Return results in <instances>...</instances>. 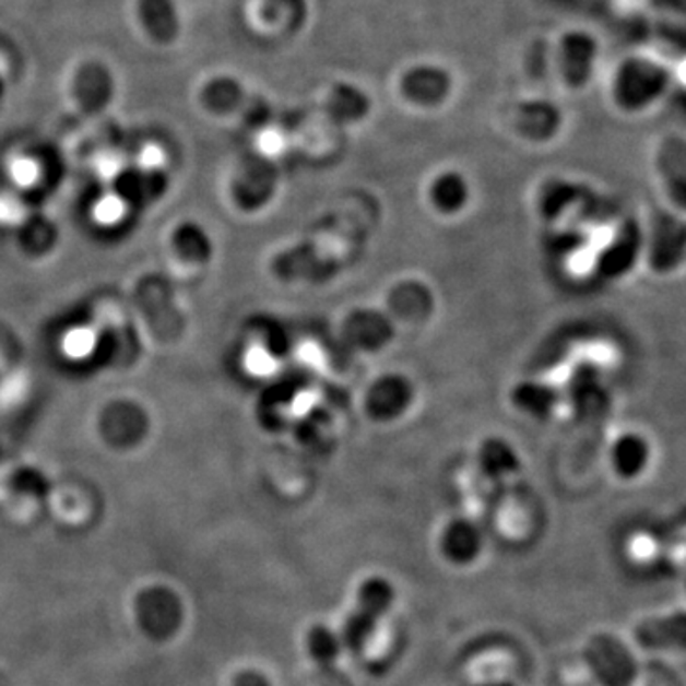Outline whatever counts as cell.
Segmentation results:
<instances>
[{
	"instance_id": "6",
	"label": "cell",
	"mask_w": 686,
	"mask_h": 686,
	"mask_svg": "<svg viewBox=\"0 0 686 686\" xmlns=\"http://www.w3.org/2000/svg\"><path fill=\"white\" fill-rule=\"evenodd\" d=\"M635 641L642 649L686 650V612L642 619L635 627Z\"/></svg>"
},
{
	"instance_id": "15",
	"label": "cell",
	"mask_w": 686,
	"mask_h": 686,
	"mask_svg": "<svg viewBox=\"0 0 686 686\" xmlns=\"http://www.w3.org/2000/svg\"><path fill=\"white\" fill-rule=\"evenodd\" d=\"M10 176H12V181H14L15 186L29 189V187L37 186L40 170L29 158H20V161H15L14 165L10 166Z\"/></svg>"
},
{
	"instance_id": "3",
	"label": "cell",
	"mask_w": 686,
	"mask_h": 686,
	"mask_svg": "<svg viewBox=\"0 0 686 686\" xmlns=\"http://www.w3.org/2000/svg\"><path fill=\"white\" fill-rule=\"evenodd\" d=\"M583 658L603 686H629L639 672L631 650L614 635L591 637Z\"/></svg>"
},
{
	"instance_id": "13",
	"label": "cell",
	"mask_w": 686,
	"mask_h": 686,
	"mask_svg": "<svg viewBox=\"0 0 686 686\" xmlns=\"http://www.w3.org/2000/svg\"><path fill=\"white\" fill-rule=\"evenodd\" d=\"M128 204L120 194L107 193L97 199L96 204L92 206V217L97 225L102 227H113L120 224L127 216Z\"/></svg>"
},
{
	"instance_id": "5",
	"label": "cell",
	"mask_w": 686,
	"mask_h": 686,
	"mask_svg": "<svg viewBox=\"0 0 686 686\" xmlns=\"http://www.w3.org/2000/svg\"><path fill=\"white\" fill-rule=\"evenodd\" d=\"M135 12L142 29L155 45L168 46L179 37L181 20L176 0H138Z\"/></svg>"
},
{
	"instance_id": "12",
	"label": "cell",
	"mask_w": 686,
	"mask_h": 686,
	"mask_svg": "<svg viewBox=\"0 0 686 686\" xmlns=\"http://www.w3.org/2000/svg\"><path fill=\"white\" fill-rule=\"evenodd\" d=\"M483 468L490 475H506L508 471L517 468V460L508 445H504L501 440H486L483 448Z\"/></svg>"
},
{
	"instance_id": "1",
	"label": "cell",
	"mask_w": 686,
	"mask_h": 686,
	"mask_svg": "<svg viewBox=\"0 0 686 686\" xmlns=\"http://www.w3.org/2000/svg\"><path fill=\"white\" fill-rule=\"evenodd\" d=\"M673 69L658 58L639 56L622 66L616 83L619 104L629 111H644L664 99L672 88Z\"/></svg>"
},
{
	"instance_id": "10",
	"label": "cell",
	"mask_w": 686,
	"mask_h": 686,
	"mask_svg": "<svg viewBox=\"0 0 686 686\" xmlns=\"http://www.w3.org/2000/svg\"><path fill=\"white\" fill-rule=\"evenodd\" d=\"M307 650L321 667H332L342 654V637L327 626H315L307 634Z\"/></svg>"
},
{
	"instance_id": "18",
	"label": "cell",
	"mask_w": 686,
	"mask_h": 686,
	"mask_svg": "<svg viewBox=\"0 0 686 686\" xmlns=\"http://www.w3.org/2000/svg\"><path fill=\"white\" fill-rule=\"evenodd\" d=\"M163 165H165V155L157 147L151 145L140 153V168L143 172H157L163 168Z\"/></svg>"
},
{
	"instance_id": "9",
	"label": "cell",
	"mask_w": 686,
	"mask_h": 686,
	"mask_svg": "<svg viewBox=\"0 0 686 686\" xmlns=\"http://www.w3.org/2000/svg\"><path fill=\"white\" fill-rule=\"evenodd\" d=\"M431 201L440 212L454 214V212H460L470 201V189L460 176L447 174V176H440L435 181L431 189Z\"/></svg>"
},
{
	"instance_id": "4",
	"label": "cell",
	"mask_w": 686,
	"mask_h": 686,
	"mask_svg": "<svg viewBox=\"0 0 686 686\" xmlns=\"http://www.w3.org/2000/svg\"><path fill=\"white\" fill-rule=\"evenodd\" d=\"M412 403L411 381L403 376H383L376 380L368 397H366V411L372 418L380 422L395 419L403 414Z\"/></svg>"
},
{
	"instance_id": "11",
	"label": "cell",
	"mask_w": 686,
	"mask_h": 686,
	"mask_svg": "<svg viewBox=\"0 0 686 686\" xmlns=\"http://www.w3.org/2000/svg\"><path fill=\"white\" fill-rule=\"evenodd\" d=\"M97 347V332L90 327H75L61 338V353L71 360L92 357Z\"/></svg>"
},
{
	"instance_id": "7",
	"label": "cell",
	"mask_w": 686,
	"mask_h": 686,
	"mask_svg": "<svg viewBox=\"0 0 686 686\" xmlns=\"http://www.w3.org/2000/svg\"><path fill=\"white\" fill-rule=\"evenodd\" d=\"M483 547V537L475 524L468 521H454L448 524L440 536V552L456 565H470Z\"/></svg>"
},
{
	"instance_id": "8",
	"label": "cell",
	"mask_w": 686,
	"mask_h": 686,
	"mask_svg": "<svg viewBox=\"0 0 686 686\" xmlns=\"http://www.w3.org/2000/svg\"><path fill=\"white\" fill-rule=\"evenodd\" d=\"M73 90L76 96L83 102L92 104H104L109 102L115 90L111 69L102 61L90 60L81 63L73 73Z\"/></svg>"
},
{
	"instance_id": "19",
	"label": "cell",
	"mask_w": 686,
	"mask_h": 686,
	"mask_svg": "<svg viewBox=\"0 0 686 686\" xmlns=\"http://www.w3.org/2000/svg\"><path fill=\"white\" fill-rule=\"evenodd\" d=\"M23 393H25V381L14 376V378H10V380L2 383L0 397H2V401H7V403H15V401L22 399Z\"/></svg>"
},
{
	"instance_id": "16",
	"label": "cell",
	"mask_w": 686,
	"mask_h": 686,
	"mask_svg": "<svg viewBox=\"0 0 686 686\" xmlns=\"http://www.w3.org/2000/svg\"><path fill=\"white\" fill-rule=\"evenodd\" d=\"M23 217H25L23 202L12 194H0V225L22 224Z\"/></svg>"
},
{
	"instance_id": "14",
	"label": "cell",
	"mask_w": 686,
	"mask_h": 686,
	"mask_svg": "<svg viewBox=\"0 0 686 686\" xmlns=\"http://www.w3.org/2000/svg\"><path fill=\"white\" fill-rule=\"evenodd\" d=\"M644 465V448L634 440H622L616 448V468L622 475L634 477Z\"/></svg>"
},
{
	"instance_id": "17",
	"label": "cell",
	"mask_w": 686,
	"mask_h": 686,
	"mask_svg": "<svg viewBox=\"0 0 686 686\" xmlns=\"http://www.w3.org/2000/svg\"><path fill=\"white\" fill-rule=\"evenodd\" d=\"M122 170H125V165L117 157L107 155V157L97 158V178L104 179V181H113V179L119 178Z\"/></svg>"
},
{
	"instance_id": "2",
	"label": "cell",
	"mask_w": 686,
	"mask_h": 686,
	"mask_svg": "<svg viewBox=\"0 0 686 686\" xmlns=\"http://www.w3.org/2000/svg\"><path fill=\"white\" fill-rule=\"evenodd\" d=\"M393 599H395L393 586L381 576H372V578L360 583L357 591V603L345 619L342 635H340L343 649L363 652L366 644L372 641L381 619L386 618V614L393 604Z\"/></svg>"
},
{
	"instance_id": "20",
	"label": "cell",
	"mask_w": 686,
	"mask_h": 686,
	"mask_svg": "<svg viewBox=\"0 0 686 686\" xmlns=\"http://www.w3.org/2000/svg\"><path fill=\"white\" fill-rule=\"evenodd\" d=\"M473 686H511L506 681H490V683H477V685Z\"/></svg>"
}]
</instances>
